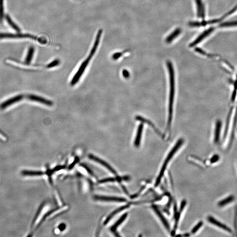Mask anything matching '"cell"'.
I'll return each instance as SVG.
<instances>
[{"label":"cell","mask_w":237,"mask_h":237,"mask_svg":"<svg viewBox=\"0 0 237 237\" xmlns=\"http://www.w3.org/2000/svg\"><path fill=\"white\" fill-rule=\"evenodd\" d=\"M29 38L30 39H34L38 40L40 43L44 44L46 43L45 40H43L41 38H38L35 36L31 35L23 34H12V33H0V39L3 38Z\"/></svg>","instance_id":"5b68a950"},{"label":"cell","mask_w":237,"mask_h":237,"mask_svg":"<svg viewBox=\"0 0 237 237\" xmlns=\"http://www.w3.org/2000/svg\"><path fill=\"white\" fill-rule=\"evenodd\" d=\"M221 126L222 122L221 121L219 120H217L216 123L214 137V142L215 144H217L219 142Z\"/></svg>","instance_id":"5bb4252c"},{"label":"cell","mask_w":237,"mask_h":237,"mask_svg":"<svg viewBox=\"0 0 237 237\" xmlns=\"http://www.w3.org/2000/svg\"><path fill=\"white\" fill-rule=\"evenodd\" d=\"M236 79L237 80V78H236Z\"/></svg>","instance_id":"8d00e7d4"},{"label":"cell","mask_w":237,"mask_h":237,"mask_svg":"<svg viewBox=\"0 0 237 237\" xmlns=\"http://www.w3.org/2000/svg\"><path fill=\"white\" fill-rule=\"evenodd\" d=\"M116 179L114 178H107L103 179L102 180H100L99 181V183H107V182H114V181H116Z\"/></svg>","instance_id":"484cf974"},{"label":"cell","mask_w":237,"mask_h":237,"mask_svg":"<svg viewBox=\"0 0 237 237\" xmlns=\"http://www.w3.org/2000/svg\"><path fill=\"white\" fill-rule=\"evenodd\" d=\"M122 74H123V76L124 78H128L130 77V74L127 70H123V72H122Z\"/></svg>","instance_id":"1f68e13d"},{"label":"cell","mask_w":237,"mask_h":237,"mask_svg":"<svg viewBox=\"0 0 237 237\" xmlns=\"http://www.w3.org/2000/svg\"><path fill=\"white\" fill-rule=\"evenodd\" d=\"M25 99L23 94H18L10 97L0 104V110H4L20 103Z\"/></svg>","instance_id":"277c9868"},{"label":"cell","mask_w":237,"mask_h":237,"mask_svg":"<svg viewBox=\"0 0 237 237\" xmlns=\"http://www.w3.org/2000/svg\"><path fill=\"white\" fill-rule=\"evenodd\" d=\"M189 25L191 27H201V23L199 22H191L189 23Z\"/></svg>","instance_id":"f1b7e54d"},{"label":"cell","mask_w":237,"mask_h":237,"mask_svg":"<svg viewBox=\"0 0 237 237\" xmlns=\"http://www.w3.org/2000/svg\"><path fill=\"white\" fill-rule=\"evenodd\" d=\"M6 19L8 24L11 26L13 29L16 30V31L18 32H19L20 31V29H19V27L13 21V20H12L11 18L8 15H6Z\"/></svg>","instance_id":"7402d4cb"},{"label":"cell","mask_w":237,"mask_h":237,"mask_svg":"<svg viewBox=\"0 0 237 237\" xmlns=\"http://www.w3.org/2000/svg\"><path fill=\"white\" fill-rule=\"evenodd\" d=\"M143 125V123H141L138 126L135 141H134V145L137 147H139L140 145L141 138H142V134Z\"/></svg>","instance_id":"2e32d148"},{"label":"cell","mask_w":237,"mask_h":237,"mask_svg":"<svg viewBox=\"0 0 237 237\" xmlns=\"http://www.w3.org/2000/svg\"><path fill=\"white\" fill-rule=\"evenodd\" d=\"M214 29H215L214 27H211L209 29H206L205 31L203 32L194 41L191 43L189 45V47L192 48V47L195 46L196 45L199 44L200 42H202L204 39H205L206 37H208L212 33H213Z\"/></svg>","instance_id":"52a82bcc"},{"label":"cell","mask_w":237,"mask_h":237,"mask_svg":"<svg viewBox=\"0 0 237 237\" xmlns=\"http://www.w3.org/2000/svg\"><path fill=\"white\" fill-rule=\"evenodd\" d=\"M181 29L180 28H177L175 29L174 31L172 33L170 34L169 36L167 37L166 39V41L167 43H170L172 42L175 38L181 34Z\"/></svg>","instance_id":"e0dca14e"},{"label":"cell","mask_w":237,"mask_h":237,"mask_svg":"<svg viewBox=\"0 0 237 237\" xmlns=\"http://www.w3.org/2000/svg\"><path fill=\"white\" fill-rule=\"evenodd\" d=\"M203 222H199L198 223V224H197L195 226V227H194L193 230H192V232L193 233V234H194L195 233V232H197L198 230V229H199V228H200L202 226H203Z\"/></svg>","instance_id":"4316f807"},{"label":"cell","mask_w":237,"mask_h":237,"mask_svg":"<svg viewBox=\"0 0 237 237\" xmlns=\"http://www.w3.org/2000/svg\"><path fill=\"white\" fill-rule=\"evenodd\" d=\"M34 53V49L33 47H30L29 50H28V53H27V56L26 57V59H25L26 64L29 65L31 63L32 60L33 58Z\"/></svg>","instance_id":"ffe728a7"},{"label":"cell","mask_w":237,"mask_h":237,"mask_svg":"<svg viewBox=\"0 0 237 237\" xmlns=\"http://www.w3.org/2000/svg\"><path fill=\"white\" fill-rule=\"evenodd\" d=\"M234 227L235 230L237 233V206L236 207L235 211Z\"/></svg>","instance_id":"4dcf8cb0"},{"label":"cell","mask_w":237,"mask_h":237,"mask_svg":"<svg viewBox=\"0 0 237 237\" xmlns=\"http://www.w3.org/2000/svg\"><path fill=\"white\" fill-rule=\"evenodd\" d=\"M4 0H0V22L3 21L4 17Z\"/></svg>","instance_id":"cb8c5ba5"},{"label":"cell","mask_w":237,"mask_h":237,"mask_svg":"<svg viewBox=\"0 0 237 237\" xmlns=\"http://www.w3.org/2000/svg\"><path fill=\"white\" fill-rule=\"evenodd\" d=\"M237 20L231 21L226 22L220 24L219 25V27L221 28H227V27H237Z\"/></svg>","instance_id":"44dd1931"},{"label":"cell","mask_w":237,"mask_h":237,"mask_svg":"<svg viewBox=\"0 0 237 237\" xmlns=\"http://www.w3.org/2000/svg\"><path fill=\"white\" fill-rule=\"evenodd\" d=\"M102 33V30H101V29H100L98 31L95 40V43H94L92 49L90 53L89 56L87 57V58L81 64L78 70H77V71L76 72V73L74 75V76H73V78H72L71 81L70 82L71 85H72V86H74V85H75L76 84H77L80 80L81 76H82L83 74H84V72H85V70L87 68V65L89 64L90 60L94 56V54H95L97 48H98V46L99 45V42H100V39H101Z\"/></svg>","instance_id":"6da1fadb"},{"label":"cell","mask_w":237,"mask_h":237,"mask_svg":"<svg viewBox=\"0 0 237 237\" xmlns=\"http://www.w3.org/2000/svg\"><path fill=\"white\" fill-rule=\"evenodd\" d=\"M122 53H119V52H118V53H115V54H113V56H112V58H113V59H114L115 60L121 57V55H122Z\"/></svg>","instance_id":"836d02e7"},{"label":"cell","mask_w":237,"mask_h":237,"mask_svg":"<svg viewBox=\"0 0 237 237\" xmlns=\"http://www.w3.org/2000/svg\"><path fill=\"white\" fill-rule=\"evenodd\" d=\"M185 201L184 200L183 201H182V203H181V207H180V211H181V212L183 210V208H184V206H185Z\"/></svg>","instance_id":"d590c367"},{"label":"cell","mask_w":237,"mask_h":237,"mask_svg":"<svg viewBox=\"0 0 237 237\" xmlns=\"http://www.w3.org/2000/svg\"><path fill=\"white\" fill-rule=\"evenodd\" d=\"M89 157V159L93 160V161L96 162H98V163L100 164L101 165L103 166V167H105L108 170H109V171H110V172L112 173L113 174L115 175L116 174V172L115 170L114 169H113V168L110 165L108 164L106 162L104 161V160H102V159H100V158H98V157H95V156H94V155L92 154H90L89 155V157Z\"/></svg>","instance_id":"30bf717a"},{"label":"cell","mask_w":237,"mask_h":237,"mask_svg":"<svg viewBox=\"0 0 237 237\" xmlns=\"http://www.w3.org/2000/svg\"><path fill=\"white\" fill-rule=\"evenodd\" d=\"M58 228L60 231H63L65 230L66 228V225L65 224H61L59 226Z\"/></svg>","instance_id":"d6a6232c"},{"label":"cell","mask_w":237,"mask_h":237,"mask_svg":"<svg viewBox=\"0 0 237 237\" xmlns=\"http://www.w3.org/2000/svg\"><path fill=\"white\" fill-rule=\"evenodd\" d=\"M95 199L97 200L107 202H125L126 199L123 198L113 197V196H99L96 195L94 197Z\"/></svg>","instance_id":"9c48e42d"},{"label":"cell","mask_w":237,"mask_h":237,"mask_svg":"<svg viewBox=\"0 0 237 237\" xmlns=\"http://www.w3.org/2000/svg\"><path fill=\"white\" fill-rule=\"evenodd\" d=\"M195 52H198V53H199V54H202V55H206L207 56H213V55H211L210 54H208L206 53L205 51L202 49H199V48H196L195 49Z\"/></svg>","instance_id":"83f0119b"},{"label":"cell","mask_w":237,"mask_h":237,"mask_svg":"<svg viewBox=\"0 0 237 237\" xmlns=\"http://www.w3.org/2000/svg\"><path fill=\"white\" fill-rule=\"evenodd\" d=\"M183 143V139H180L177 142L176 144H175L174 147L172 148V150L170 151L169 154L168 155L167 157L166 158L165 161L164 162L163 165L162 166V167L160 172H159V176L157 177V180H156V183H155V186L156 187L158 186L159 183H160V181H161L162 179V177L163 176L165 171L168 163L170 162V160L172 159L173 156H174L176 152L178 151L179 148L181 147Z\"/></svg>","instance_id":"3957f363"},{"label":"cell","mask_w":237,"mask_h":237,"mask_svg":"<svg viewBox=\"0 0 237 237\" xmlns=\"http://www.w3.org/2000/svg\"><path fill=\"white\" fill-rule=\"evenodd\" d=\"M60 64V61L58 59H55L47 65V68H52L58 66Z\"/></svg>","instance_id":"d4e9b609"},{"label":"cell","mask_w":237,"mask_h":237,"mask_svg":"<svg viewBox=\"0 0 237 237\" xmlns=\"http://www.w3.org/2000/svg\"><path fill=\"white\" fill-rule=\"evenodd\" d=\"M152 208L153 209V210H154L155 212H156L157 216H158V217H159V219L161 220V221L162 222V224H163L164 225L166 229L168 230H170V228L169 224L168 223V221H167L166 218L164 217L163 215L161 214L160 211H159V209L157 208V206L153 205V206H152Z\"/></svg>","instance_id":"4fadbf2b"},{"label":"cell","mask_w":237,"mask_h":237,"mask_svg":"<svg viewBox=\"0 0 237 237\" xmlns=\"http://www.w3.org/2000/svg\"><path fill=\"white\" fill-rule=\"evenodd\" d=\"M25 98L28 101H32V102H37L44 105L45 106H51L53 105V103L52 101L43 98V97L34 95V94H27L25 95Z\"/></svg>","instance_id":"8992f818"},{"label":"cell","mask_w":237,"mask_h":237,"mask_svg":"<svg viewBox=\"0 0 237 237\" xmlns=\"http://www.w3.org/2000/svg\"><path fill=\"white\" fill-rule=\"evenodd\" d=\"M129 207V206L128 205H125V206H121V207H120V208L117 209L115 210L114 211L112 212L111 213V214H110L109 215V216L107 217L104 223V225H106L107 224L109 223V222L112 219V218H113V217H114L117 214H118L119 213L121 212L124 210V209L128 208Z\"/></svg>","instance_id":"9a60e30c"},{"label":"cell","mask_w":237,"mask_h":237,"mask_svg":"<svg viewBox=\"0 0 237 237\" xmlns=\"http://www.w3.org/2000/svg\"><path fill=\"white\" fill-rule=\"evenodd\" d=\"M127 214H125L123 215H122V217H121V218L116 221V223L112 227H111V231H112V232H116L117 228L120 225H121V224L125 220L126 218L127 217Z\"/></svg>","instance_id":"d6986e66"},{"label":"cell","mask_w":237,"mask_h":237,"mask_svg":"<svg viewBox=\"0 0 237 237\" xmlns=\"http://www.w3.org/2000/svg\"><path fill=\"white\" fill-rule=\"evenodd\" d=\"M167 66L169 75H170L169 76H170V85L169 103V115H168L167 127V128L168 129V130H170L173 119V105L175 94L174 71V69H173L172 63L170 61H167Z\"/></svg>","instance_id":"7a4b0ae2"},{"label":"cell","mask_w":237,"mask_h":237,"mask_svg":"<svg viewBox=\"0 0 237 237\" xmlns=\"http://www.w3.org/2000/svg\"><path fill=\"white\" fill-rule=\"evenodd\" d=\"M235 196L234 195H230L228 197L225 198L224 199L221 200L218 203V205L219 207H223L227 206L228 204H231L234 201Z\"/></svg>","instance_id":"ac0fdd59"},{"label":"cell","mask_w":237,"mask_h":237,"mask_svg":"<svg viewBox=\"0 0 237 237\" xmlns=\"http://www.w3.org/2000/svg\"><path fill=\"white\" fill-rule=\"evenodd\" d=\"M21 174L24 177H33L41 176L45 174V173L41 171L24 170L21 171Z\"/></svg>","instance_id":"7c38bea8"},{"label":"cell","mask_w":237,"mask_h":237,"mask_svg":"<svg viewBox=\"0 0 237 237\" xmlns=\"http://www.w3.org/2000/svg\"><path fill=\"white\" fill-rule=\"evenodd\" d=\"M197 6V17L201 18L203 20L205 18V6L202 0H195Z\"/></svg>","instance_id":"8fae6325"},{"label":"cell","mask_w":237,"mask_h":237,"mask_svg":"<svg viewBox=\"0 0 237 237\" xmlns=\"http://www.w3.org/2000/svg\"><path fill=\"white\" fill-rule=\"evenodd\" d=\"M237 94V80H235L234 83V87L232 95H231V101L232 102H234L235 99H236Z\"/></svg>","instance_id":"603a6c76"},{"label":"cell","mask_w":237,"mask_h":237,"mask_svg":"<svg viewBox=\"0 0 237 237\" xmlns=\"http://www.w3.org/2000/svg\"><path fill=\"white\" fill-rule=\"evenodd\" d=\"M208 221L211 224H213L214 225L217 226V227L220 228V229H223V230L226 231V232L230 233H232V230H231V228H229L228 226L226 225V224H223L222 223L220 222V221H218L215 218H214L212 216H209L207 218Z\"/></svg>","instance_id":"ba28073f"},{"label":"cell","mask_w":237,"mask_h":237,"mask_svg":"<svg viewBox=\"0 0 237 237\" xmlns=\"http://www.w3.org/2000/svg\"><path fill=\"white\" fill-rule=\"evenodd\" d=\"M219 155L216 154L214 155L211 159H210V162L212 163H215V162H217V161H219Z\"/></svg>","instance_id":"f546056e"},{"label":"cell","mask_w":237,"mask_h":237,"mask_svg":"<svg viewBox=\"0 0 237 237\" xmlns=\"http://www.w3.org/2000/svg\"><path fill=\"white\" fill-rule=\"evenodd\" d=\"M79 161V159L78 158H76V159H75V160H74V162H73L69 166V168L70 169H71L72 168H73V167H74V166L76 165V164L77 163V162Z\"/></svg>","instance_id":"e575fe53"}]
</instances>
